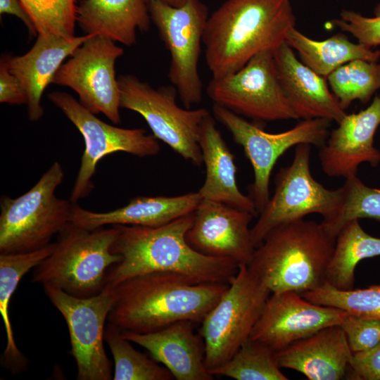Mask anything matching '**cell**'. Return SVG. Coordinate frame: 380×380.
<instances>
[{
    "instance_id": "obj_1",
    "label": "cell",
    "mask_w": 380,
    "mask_h": 380,
    "mask_svg": "<svg viewBox=\"0 0 380 380\" xmlns=\"http://www.w3.org/2000/svg\"><path fill=\"white\" fill-rule=\"evenodd\" d=\"M194 213L156 227L115 224L118 233L111 251L121 259L110 268L105 286L114 289L127 279L156 272L180 274L200 283H229L239 270L236 262L203 255L187 242Z\"/></svg>"
},
{
    "instance_id": "obj_2",
    "label": "cell",
    "mask_w": 380,
    "mask_h": 380,
    "mask_svg": "<svg viewBox=\"0 0 380 380\" xmlns=\"http://www.w3.org/2000/svg\"><path fill=\"white\" fill-rule=\"evenodd\" d=\"M228 286L170 272L141 274L114 288L115 300L108 320L122 331L137 333L156 331L182 320L201 323Z\"/></svg>"
},
{
    "instance_id": "obj_3",
    "label": "cell",
    "mask_w": 380,
    "mask_h": 380,
    "mask_svg": "<svg viewBox=\"0 0 380 380\" xmlns=\"http://www.w3.org/2000/svg\"><path fill=\"white\" fill-rule=\"evenodd\" d=\"M295 25L291 0H226L209 15L203 35L213 77L238 71L261 51H274Z\"/></svg>"
},
{
    "instance_id": "obj_4",
    "label": "cell",
    "mask_w": 380,
    "mask_h": 380,
    "mask_svg": "<svg viewBox=\"0 0 380 380\" xmlns=\"http://www.w3.org/2000/svg\"><path fill=\"white\" fill-rule=\"evenodd\" d=\"M335 240L322 222L301 219L285 223L267 234L247 267L271 293L302 294L325 281Z\"/></svg>"
},
{
    "instance_id": "obj_5",
    "label": "cell",
    "mask_w": 380,
    "mask_h": 380,
    "mask_svg": "<svg viewBox=\"0 0 380 380\" xmlns=\"http://www.w3.org/2000/svg\"><path fill=\"white\" fill-rule=\"evenodd\" d=\"M118 233L117 225L89 230L70 222L57 234L53 252L34 268L31 281L80 298L99 293L121 259L111 251Z\"/></svg>"
},
{
    "instance_id": "obj_6",
    "label": "cell",
    "mask_w": 380,
    "mask_h": 380,
    "mask_svg": "<svg viewBox=\"0 0 380 380\" xmlns=\"http://www.w3.org/2000/svg\"><path fill=\"white\" fill-rule=\"evenodd\" d=\"M64 175L61 163L55 162L23 195L1 197L0 254L44 248L70 222L73 203L56 195Z\"/></svg>"
},
{
    "instance_id": "obj_7",
    "label": "cell",
    "mask_w": 380,
    "mask_h": 380,
    "mask_svg": "<svg viewBox=\"0 0 380 380\" xmlns=\"http://www.w3.org/2000/svg\"><path fill=\"white\" fill-rule=\"evenodd\" d=\"M310 155L311 145L296 146L292 163L277 172L274 194L251 227L256 248L270 231L281 224L312 213L322 215V222L327 224L340 212L343 201L342 187L329 189L313 178Z\"/></svg>"
},
{
    "instance_id": "obj_8",
    "label": "cell",
    "mask_w": 380,
    "mask_h": 380,
    "mask_svg": "<svg viewBox=\"0 0 380 380\" xmlns=\"http://www.w3.org/2000/svg\"><path fill=\"white\" fill-rule=\"evenodd\" d=\"M271 293L246 265L239 266L227 291L201 322L199 334L210 372L229 360L251 338Z\"/></svg>"
},
{
    "instance_id": "obj_9",
    "label": "cell",
    "mask_w": 380,
    "mask_h": 380,
    "mask_svg": "<svg viewBox=\"0 0 380 380\" xmlns=\"http://www.w3.org/2000/svg\"><path fill=\"white\" fill-rule=\"evenodd\" d=\"M120 107L141 115L154 137L196 166L201 165L203 156L198 143L201 126L210 114L205 108L189 109L177 103L176 88H153L134 75L118 77Z\"/></svg>"
},
{
    "instance_id": "obj_10",
    "label": "cell",
    "mask_w": 380,
    "mask_h": 380,
    "mask_svg": "<svg viewBox=\"0 0 380 380\" xmlns=\"http://www.w3.org/2000/svg\"><path fill=\"white\" fill-rule=\"evenodd\" d=\"M151 19L170 56L168 78L186 108L203 99L198 61L209 17L201 0H186L179 7L146 0Z\"/></svg>"
},
{
    "instance_id": "obj_11",
    "label": "cell",
    "mask_w": 380,
    "mask_h": 380,
    "mask_svg": "<svg viewBox=\"0 0 380 380\" xmlns=\"http://www.w3.org/2000/svg\"><path fill=\"white\" fill-rule=\"evenodd\" d=\"M213 113L231 133L234 141L243 147L252 165L254 180L249 187V197L258 215L270 199V175L279 158L301 144L321 147L329 136L331 122L322 118L302 120L286 131L270 133L219 105H213Z\"/></svg>"
},
{
    "instance_id": "obj_12",
    "label": "cell",
    "mask_w": 380,
    "mask_h": 380,
    "mask_svg": "<svg viewBox=\"0 0 380 380\" xmlns=\"http://www.w3.org/2000/svg\"><path fill=\"white\" fill-rule=\"evenodd\" d=\"M48 98L75 126L84 141L80 169L70 196L73 203L88 196L93 190L92 178L98 163L103 157L125 152L144 158L160 152L158 139L144 129L121 128L107 124L67 92L52 91Z\"/></svg>"
},
{
    "instance_id": "obj_13",
    "label": "cell",
    "mask_w": 380,
    "mask_h": 380,
    "mask_svg": "<svg viewBox=\"0 0 380 380\" xmlns=\"http://www.w3.org/2000/svg\"><path fill=\"white\" fill-rule=\"evenodd\" d=\"M206 91L214 104L255 121L298 119L280 83L273 51L258 53L232 74L213 77Z\"/></svg>"
},
{
    "instance_id": "obj_14",
    "label": "cell",
    "mask_w": 380,
    "mask_h": 380,
    "mask_svg": "<svg viewBox=\"0 0 380 380\" xmlns=\"http://www.w3.org/2000/svg\"><path fill=\"white\" fill-rule=\"evenodd\" d=\"M44 289L66 322L77 379H113L103 341L105 322L115 300V289L105 286L88 298L76 297L50 285H44Z\"/></svg>"
},
{
    "instance_id": "obj_15",
    "label": "cell",
    "mask_w": 380,
    "mask_h": 380,
    "mask_svg": "<svg viewBox=\"0 0 380 380\" xmlns=\"http://www.w3.org/2000/svg\"><path fill=\"white\" fill-rule=\"evenodd\" d=\"M123 53L111 39L92 34L61 65L51 83L73 89L85 108L119 124L120 91L115 64Z\"/></svg>"
},
{
    "instance_id": "obj_16",
    "label": "cell",
    "mask_w": 380,
    "mask_h": 380,
    "mask_svg": "<svg viewBox=\"0 0 380 380\" xmlns=\"http://www.w3.org/2000/svg\"><path fill=\"white\" fill-rule=\"evenodd\" d=\"M343 310L313 303L295 291L272 293L251 338L279 351L333 325H340Z\"/></svg>"
},
{
    "instance_id": "obj_17",
    "label": "cell",
    "mask_w": 380,
    "mask_h": 380,
    "mask_svg": "<svg viewBox=\"0 0 380 380\" xmlns=\"http://www.w3.org/2000/svg\"><path fill=\"white\" fill-rule=\"evenodd\" d=\"M253 216L220 202L202 199L194 213L186 239L203 255L248 266L256 248L250 227Z\"/></svg>"
},
{
    "instance_id": "obj_18",
    "label": "cell",
    "mask_w": 380,
    "mask_h": 380,
    "mask_svg": "<svg viewBox=\"0 0 380 380\" xmlns=\"http://www.w3.org/2000/svg\"><path fill=\"white\" fill-rule=\"evenodd\" d=\"M379 125L380 96H376L366 109L346 114L319 148L324 172L347 179L356 176L363 163L378 166L380 150L374 145V137Z\"/></svg>"
},
{
    "instance_id": "obj_19",
    "label": "cell",
    "mask_w": 380,
    "mask_h": 380,
    "mask_svg": "<svg viewBox=\"0 0 380 380\" xmlns=\"http://www.w3.org/2000/svg\"><path fill=\"white\" fill-rule=\"evenodd\" d=\"M273 54L280 83L298 119L322 118L338 124L345 117L327 78L298 59L286 42Z\"/></svg>"
},
{
    "instance_id": "obj_20",
    "label": "cell",
    "mask_w": 380,
    "mask_h": 380,
    "mask_svg": "<svg viewBox=\"0 0 380 380\" xmlns=\"http://www.w3.org/2000/svg\"><path fill=\"white\" fill-rule=\"evenodd\" d=\"M194 322L182 320L150 333L122 331L123 336L146 349L177 380H212L205 363V345Z\"/></svg>"
},
{
    "instance_id": "obj_21",
    "label": "cell",
    "mask_w": 380,
    "mask_h": 380,
    "mask_svg": "<svg viewBox=\"0 0 380 380\" xmlns=\"http://www.w3.org/2000/svg\"><path fill=\"white\" fill-rule=\"evenodd\" d=\"M352 350L340 325L324 328L275 353L281 369L298 372L310 380L347 379Z\"/></svg>"
},
{
    "instance_id": "obj_22",
    "label": "cell",
    "mask_w": 380,
    "mask_h": 380,
    "mask_svg": "<svg viewBox=\"0 0 380 380\" xmlns=\"http://www.w3.org/2000/svg\"><path fill=\"white\" fill-rule=\"evenodd\" d=\"M91 35L65 39L37 34L34 44L27 53L14 57L6 56L9 70L18 77L27 94V115L31 122L38 121L43 116V93L64 60Z\"/></svg>"
},
{
    "instance_id": "obj_23",
    "label": "cell",
    "mask_w": 380,
    "mask_h": 380,
    "mask_svg": "<svg viewBox=\"0 0 380 380\" xmlns=\"http://www.w3.org/2000/svg\"><path fill=\"white\" fill-rule=\"evenodd\" d=\"M202 198L197 192L177 196H137L114 210L98 213L72 204L70 222L93 230L105 225L156 227L194 213Z\"/></svg>"
},
{
    "instance_id": "obj_24",
    "label": "cell",
    "mask_w": 380,
    "mask_h": 380,
    "mask_svg": "<svg viewBox=\"0 0 380 380\" xmlns=\"http://www.w3.org/2000/svg\"><path fill=\"white\" fill-rule=\"evenodd\" d=\"M198 143L205 166V178L198 193L204 200L220 202L258 215L249 196L239 190L236 183L234 156L209 114L203 121Z\"/></svg>"
},
{
    "instance_id": "obj_25",
    "label": "cell",
    "mask_w": 380,
    "mask_h": 380,
    "mask_svg": "<svg viewBox=\"0 0 380 380\" xmlns=\"http://www.w3.org/2000/svg\"><path fill=\"white\" fill-rule=\"evenodd\" d=\"M76 20L86 34H96L131 46L136 31L148 32L151 16L146 0H82Z\"/></svg>"
},
{
    "instance_id": "obj_26",
    "label": "cell",
    "mask_w": 380,
    "mask_h": 380,
    "mask_svg": "<svg viewBox=\"0 0 380 380\" xmlns=\"http://www.w3.org/2000/svg\"><path fill=\"white\" fill-rule=\"evenodd\" d=\"M285 42L298 52L305 65L325 78L350 61L360 59L377 62L380 58L379 50L354 43L341 32L324 40H315L295 27L288 32Z\"/></svg>"
},
{
    "instance_id": "obj_27",
    "label": "cell",
    "mask_w": 380,
    "mask_h": 380,
    "mask_svg": "<svg viewBox=\"0 0 380 380\" xmlns=\"http://www.w3.org/2000/svg\"><path fill=\"white\" fill-rule=\"evenodd\" d=\"M55 242L40 249L20 253L0 254V313L6 333L3 365L15 374L25 369L27 360L16 346L9 317V304L23 277L53 251Z\"/></svg>"
},
{
    "instance_id": "obj_28",
    "label": "cell",
    "mask_w": 380,
    "mask_h": 380,
    "mask_svg": "<svg viewBox=\"0 0 380 380\" xmlns=\"http://www.w3.org/2000/svg\"><path fill=\"white\" fill-rule=\"evenodd\" d=\"M379 255L380 238L367 233L359 220H352L341 228L336 237L325 281L338 289H353L357 264L364 259Z\"/></svg>"
},
{
    "instance_id": "obj_29",
    "label": "cell",
    "mask_w": 380,
    "mask_h": 380,
    "mask_svg": "<svg viewBox=\"0 0 380 380\" xmlns=\"http://www.w3.org/2000/svg\"><path fill=\"white\" fill-rule=\"evenodd\" d=\"M104 340L110 349L114 360L113 380H171L170 371L160 366L143 353L135 350L126 339L122 330L108 323L105 328Z\"/></svg>"
},
{
    "instance_id": "obj_30",
    "label": "cell",
    "mask_w": 380,
    "mask_h": 380,
    "mask_svg": "<svg viewBox=\"0 0 380 380\" xmlns=\"http://www.w3.org/2000/svg\"><path fill=\"white\" fill-rule=\"evenodd\" d=\"M275 353L267 345L250 338L229 360L210 373L236 380H288Z\"/></svg>"
},
{
    "instance_id": "obj_31",
    "label": "cell",
    "mask_w": 380,
    "mask_h": 380,
    "mask_svg": "<svg viewBox=\"0 0 380 380\" xmlns=\"http://www.w3.org/2000/svg\"><path fill=\"white\" fill-rule=\"evenodd\" d=\"M327 80L332 93L346 110L355 100L367 103L380 89V64L354 60L338 68Z\"/></svg>"
},
{
    "instance_id": "obj_32",
    "label": "cell",
    "mask_w": 380,
    "mask_h": 380,
    "mask_svg": "<svg viewBox=\"0 0 380 380\" xmlns=\"http://www.w3.org/2000/svg\"><path fill=\"white\" fill-rule=\"evenodd\" d=\"M301 295L315 304L338 308L350 315L380 320V284L365 289L341 290L324 281L318 288Z\"/></svg>"
},
{
    "instance_id": "obj_33",
    "label": "cell",
    "mask_w": 380,
    "mask_h": 380,
    "mask_svg": "<svg viewBox=\"0 0 380 380\" xmlns=\"http://www.w3.org/2000/svg\"><path fill=\"white\" fill-rule=\"evenodd\" d=\"M343 191L342 207L330 222L322 224L334 239L341 228L354 219H372L380 221V189L369 187L357 175L346 179L341 186Z\"/></svg>"
},
{
    "instance_id": "obj_34",
    "label": "cell",
    "mask_w": 380,
    "mask_h": 380,
    "mask_svg": "<svg viewBox=\"0 0 380 380\" xmlns=\"http://www.w3.org/2000/svg\"><path fill=\"white\" fill-rule=\"evenodd\" d=\"M37 34L75 37V0H20Z\"/></svg>"
},
{
    "instance_id": "obj_35",
    "label": "cell",
    "mask_w": 380,
    "mask_h": 380,
    "mask_svg": "<svg viewBox=\"0 0 380 380\" xmlns=\"http://www.w3.org/2000/svg\"><path fill=\"white\" fill-rule=\"evenodd\" d=\"M374 13V17L369 18L344 10L333 23L341 31L353 35L359 43L372 48L380 45V3L375 7Z\"/></svg>"
},
{
    "instance_id": "obj_36",
    "label": "cell",
    "mask_w": 380,
    "mask_h": 380,
    "mask_svg": "<svg viewBox=\"0 0 380 380\" xmlns=\"http://www.w3.org/2000/svg\"><path fill=\"white\" fill-rule=\"evenodd\" d=\"M340 326L352 352L368 349L380 342V320L347 313Z\"/></svg>"
},
{
    "instance_id": "obj_37",
    "label": "cell",
    "mask_w": 380,
    "mask_h": 380,
    "mask_svg": "<svg viewBox=\"0 0 380 380\" xmlns=\"http://www.w3.org/2000/svg\"><path fill=\"white\" fill-rule=\"evenodd\" d=\"M347 379L380 380V342L368 349L353 352Z\"/></svg>"
},
{
    "instance_id": "obj_38",
    "label": "cell",
    "mask_w": 380,
    "mask_h": 380,
    "mask_svg": "<svg viewBox=\"0 0 380 380\" xmlns=\"http://www.w3.org/2000/svg\"><path fill=\"white\" fill-rule=\"evenodd\" d=\"M0 102L13 105L27 103V94L18 77L9 70L6 56L0 62Z\"/></svg>"
},
{
    "instance_id": "obj_39",
    "label": "cell",
    "mask_w": 380,
    "mask_h": 380,
    "mask_svg": "<svg viewBox=\"0 0 380 380\" xmlns=\"http://www.w3.org/2000/svg\"><path fill=\"white\" fill-rule=\"evenodd\" d=\"M0 13L16 16L22 20L32 35L37 34L30 16L20 0H0Z\"/></svg>"
},
{
    "instance_id": "obj_40",
    "label": "cell",
    "mask_w": 380,
    "mask_h": 380,
    "mask_svg": "<svg viewBox=\"0 0 380 380\" xmlns=\"http://www.w3.org/2000/svg\"><path fill=\"white\" fill-rule=\"evenodd\" d=\"M167 4L171 5L175 7H179L184 4L186 0H158Z\"/></svg>"
}]
</instances>
